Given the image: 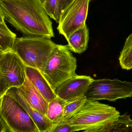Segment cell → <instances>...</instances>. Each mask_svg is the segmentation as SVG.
<instances>
[{
    "mask_svg": "<svg viewBox=\"0 0 132 132\" xmlns=\"http://www.w3.org/2000/svg\"><path fill=\"white\" fill-rule=\"evenodd\" d=\"M5 20L25 36L55 37L52 22L39 0H0Z\"/></svg>",
    "mask_w": 132,
    "mask_h": 132,
    "instance_id": "6da1fadb",
    "label": "cell"
},
{
    "mask_svg": "<svg viewBox=\"0 0 132 132\" xmlns=\"http://www.w3.org/2000/svg\"><path fill=\"white\" fill-rule=\"evenodd\" d=\"M114 107L97 101H87L72 117L66 121L74 132L102 128L120 116Z\"/></svg>",
    "mask_w": 132,
    "mask_h": 132,
    "instance_id": "7a4b0ae2",
    "label": "cell"
},
{
    "mask_svg": "<svg viewBox=\"0 0 132 132\" xmlns=\"http://www.w3.org/2000/svg\"><path fill=\"white\" fill-rule=\"evenodd\" d=\"M77 59L68 45L57 44L41 72L55 90L66 80L77 75Z\"/></svg>",
    "mask_w": 132,
    "mask_h": 132,
    "instance_id": "3957f363",
    "label": "cell"
},
{
    "mask_svg": "<svg viewBox=\"0 0 132 132\" xmlns=\"http://www.w3.org/2000/svg\"><path fill=\"white\" fill-rule=\"evenodd\" d=\"M57 45L50 38L24 36L16 38L12 50L26 67L41 71Z\"/></svg>",
    "mask_w": 132,
    "mask_h": 132,
    "instance_id": "277c9868",
    "label": "cell"
},
{
    "mask_svg": "<svg viewBox=\"0 0 132 132\" xmlns=\"http://www.w3.org/2000/svg\"><path fill=\"white\" fill-rule=\"evenodd\" d=\"M0 117L9 132H39L36 125L12 97L5 94L1 98Z\"/></svg>",
    "mask_w": 132,
    "mask_h": 132,
    "instance_id": "5b68a950",
    "label": "cell"
},
{
    "mask_svg": "<svg viewBox=\"0 0 132 132\" xmlns=\"http://www.w3.org/2000/svg\"><path fill=\"white\" fill-rule=\"evenodd\" d=\"M84 95L89 101L115 102L118 99H125L132 97V82L117 78L94 79Z\"/></svg>",
    "mask_w": 132,
    "mask_h": 132,
    "instance_id": "8992f818",
    "label": "cell"
},
{
    "mask_svg": "<svg viewBox=\"0 0 132 132\" xmlns=\"http://www.w3.org/2000/svg\"><path fill=\"white\" fill-rule=\"evenodd\" d=\"M90 0H74L61 13L57 29L66 39L84 27L88 14Z\"/></svg>",
    "mask_w": 132,
    "mask_h": 132,
    "instance_id": "52a82bcc",
    "label": "cell"
},
{
    "mask_svg": "<svg viewBox=\"0 0 132 132\" xmlns=\"http://www.w3.org/2000/svg\"><path fill=\"white\" fill-rule=\"evenodd\" d=\"M26 67L13 50L0 55V70L9 89L19 87L24 84L26 78Z\"/></svg>",
    "mask_w": 132,
    "mask_h": 132,
    "instance_id": "ba28073f",
    "label": "cell"
},
{
    "mask_svg": "<svg viewBox=\"0 0 132 132\" xmlns=\"http://www.w3.org/2000/svg\"><path fill=\"white\" fill-rule=\"evenodd\" d=\"M93 80L90 76L77 75L62 83L55 92L57 97L67 102L84 95Z\"/></svg>",
    "mask_w": 132,
    "mask_h": 132,
    "instance_id": "9c48e42d",
    "label": "cell"
},
{
    "mask_svg": "<svg viewBox=\"0 0 132 132\" xmlns=\"http://www.w3.org/2000/svg\"><path fill=\"white\" fill-rule=\"evenodd\" d=\"M5 94L14 98L31 118L38 129L39 132H48L53 125L47 117L32 108L19 92L17 87H12Z\"/></svg>",
    "mask_w": 132,
    "mask_h": 132,
    "instance_id": "30bf717a",
    "label": "cell"
},
{
    "mask_svg": "<svg viewBox=\"0 0 132 132\" xmlns=\"http://www.w3.org/2000/svg\"><path fill=\"white\" fill-rule=\"evenodd\" d=\"M17 88L20 94L32 108L46 117L49 102L27 77L22 85Z\"/></svg>",
    "mask_w": 132,
    "mask_h": 132,
    "instance_id": "8fae6325",
    "label": "cell"
},
{
    "mask_svg": "<svg viewBox=\"0 0 132 132\" xmlns=\"http://www.w3.org/2000/svg\"><path fill=\"white\" fill-rule=\"evenodd\" d=\"M26 74L34 87L41 93L45 99L50 102L57 97L55 90L38 69L26 67Z\"/></svg>",
    "mask_w": 132,
    "mask_h": 132,
    "instance_id": "7c38bea8",
    "label": "cell"
},
{
    "mask_svg": "<svg viewBox=\"0 0 132 132\" xmlns=\"http://www.w3.org/2000/svg\"><path fill=\"white\" fill-rule=\"evenodd\" d=\"M89 39V30L86 24L71 34L67 40L71 52L81 54L87 48Z\"/></svg>",
    "mask_w": 132,
    "mask_h": 132,
    "instance_id": "4fadbf2b",
    "label": "cell"
},
{
    "mask_svg": "<svg viewBox=\"0 0 132 132\" xmlns=\"http://www.w3.org/2000/svg\"><path fill=\"white\" fill-rule=\"evenodd\" d=\"M67 102L58 97L49 102L46 117L53 125L63 122Z\"/></svg>",
    "mask_w": 132,
    "mask_h": 132,
    "instance_id": "5bb4252c",
    "label": "cell"
},
{
    "mask_svg": "<svg viewBox=\"0 0 132 132\" xmlns=\"http://www.w3.org/2000/svg\"><path fill=\"white\" fill-rule=\"evenodd\" d=\"M102 132H132L131 115L125 113L114 121L102 128Z\"/></svg>",
    "mask_w": 132,
    "mask_h": 132,
    "instance_id": "9a60e30c",
    "label": "cell"
},
{
    "mask_svg": "<svg viewBox=\"0 0 132 132\" xmlns=\"http://www.w3.org/2000/svg\"><path fill=\"white\" fill-rule=\"evenodd\" d=\"M16 38V34L9 29L5 21L0 22V52L3 53L12 50Z\"/></svg>",
    "mask_w": 132,
    "mask_h": 132,
    "instance_id": "2e32d148",
    "label": "cell"
},
{
    "mask_svg": "<svg viewBox=\"0 0 132 132\" xmlns=\"http://www.w3.org/2000/svg\"><path fill=\"white\" fill-rule=\"evenodd\" d=\"M119 60L122 69L129 70L132 69V32L126 39Z\"/></svg>",
    "mask_w": 132,
    "mask_h": 132,
    "instance_id": "e0dca14e",
    "label": "cell"
},
{
    "mask_svg": "<svg viewBox=\"0 0 132 132\" xmlns=\"http://www.w3.org/2000/svg\"><path fill=\"white\" fill-rule=\"evenodd\" d=\"M87 101V98L84 95L73 100L67 102L64 108L63 122L71 118L77 112Z\"/></svg>",
    "mask_w": 132,
    "mask_h": 132,
    "instance_id": "ac0fdd59",
    "label": "cell"
},
{
    "mask_svg": "<svg viewBox=\"0 0 132 132\" xmlns=\"http://www.w3.org/2000/svg\"><path fill=\"white\" fill-rule=\"evenodd\" d=\"M43 5L49 17L59 23L60 13L58 0H45Z\"/></svg>",
    "mask_w": 132,
    "mask_h": 132,
    "instance_id": "d6986e66",
    "label": "cell"
},
{
    "mask_svg": "<svg viewBox=\"0 0 132 132\" xmlns=\"http://www.w3.org/2000/svg\"><path fill=\"white\" fill-rule=\"evenodd\" d=\"M48 132H74L71 126L67 122H61L53 126Z\"/></svg>",
    "mask_w": 132,
    "mask_h": 132,
    "instance_id": "ffe728a7",
    "label": "cell"
},
{
    "mask_svg": "<svg viewBox=\"0 0 132 132\" xmlns=\"http://www.w3.org/2000/svg\"><path fill=\"white\" fill-rule=\"evenodd\" d=\"M9 89L7 83L0 70V98L5 94Z\"/></svg>",
    "mask_w": 132,
    "mask_h": 132,
    "instance_id": "44dd1931",
    "label": "cell"
},
{
    "mask_svg": "<svg viewBox=\"0 0 132 132\" xmlns=\"http://www.w3.org/2000/svg\"><path fill=\"white\" fill-rule=\"evenodd\" d=\"M74 0H58L60 15Z\"/></svg>",
    "mask_w": 132,
    "mask_h": 132,
    "instance_id": "7402d4cb",
    "label": "cell"
},
{
    "mask_svg": "<svg viewBox=\"0 0 132 132\" xmlns=\"http://www.w3.org/2000/svg\"><path fill=\"white\" fill-rule=\"evenodd\" d=\"M7 129L0 117V132H8Z\"/></svg>",
    "mask_w": 132,
    "mask_h": 132,
    "instance_id": "603a6c76",
    "label": "cell"
},
{
    "mask_svg": "<svg viewBox=\"0 0 132 132\" xmlns=\"http://www.w3.org/2000/svg\"><path fill=\"white\" fill-rule=\"evenodd\" d=\"M5 21V18L2 13L1 9L0 7V22H3Z\"/></svg>",
    "mask_w": 132,
    "mask_h": 132,
    "instance_id": "cb8c5ba5",
    "label": "cell"
},
{
    "mask_svg": "<svg viewBox=\"0 0 132 132\" xmlns=\"http://www.w3.org/2000/svg\"><path fill=\"white\" fill-rule=\"evenodd\" d=\"M81 132H102V128L99 129H93V130H85Z\"/></svg>",
    "mask_w": 132,
    "mask_h": 132,
    "instance_id": "d4e9b609",
    "label": "cell"
},
{
    "mask_svg": "<svg viewBox=\"0 0 132 132\" xmlns=\"http://www.w3.org/2000/svg\"><path fill=\"white\" fill-rule=\"evenodd\" d=\"M39 1H40V2H41V3H42V4H43V3H44V2H45V0H39Z\"/></svg>",
    "mask_w": 132,
    "mask_h": 132,
    "instance_id": "484cf974",
    "label": "cell"
},
{
    "mask_svg": "<svg viewBox=\"0 0 132 132\" xmlns=\"http://www.w3.org/2000/svg\"><path fill=\"white\" fill-rule=\"evenodd\" d=\"M2 53L1 52H0V54H1Z\"/></svg>",
    "mask_w": 132,
    "mask_h": 132,
    "instance_id": "4316f807",
    "label": "cell"
},
{
    "mask_svg": "<svg viewBox=\"0 0 132 132\" xmlns=\"http://www.w3.org/2000/svg\"><path fill=\"white\" fill-rule=\"evenodd\" d=\"M1 98H0V101H1Z\"/></svg>",
    "mask_w": 132,
    "mask_h": 132,
    "instance_id": "83f0119b",
    "label": "cell"
},
{
    "mask_svg": "<svg viewBox=\"0 0 132 132\" xmlns=\"http://www.w3.org/2000/svg\"><path fill=\"white\" fill-rule=\"evenodd\" d=\"M90 1H92V0H90Z\"/></svg>",
    "mask_w": 132,
    "mask_h": 132,
    "instance_id": "f1b7e54d",
    "label": "cell"
},
{
    "mask_svg": "<svg viewBox=\"0 0 132 132\" xmlns=\"http://www.w3.org/2000/svg\"></svg>",
    "mask_w": 132,
    "mask_h": 132,
    "instance_id": "f546056e",
    "label": "cell"
},
{
    "mask_svg": "<svg viewBox=\"0 0 132 132\" xmlns=\"http://www.w3.org/2000/svg\"><path fill=\"white\" fill-rule=\"evenodd\" d=\"M1 55V54H0V55Z\"/></svg>",
    "mask_w": 132,
    "mask_h": 132,
    "instance_id": "4dcf8cb0",
    "label": "cell"
}]
</instances>
